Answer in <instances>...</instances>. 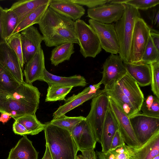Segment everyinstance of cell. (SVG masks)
<instances>
[{
	"mask_svg": "<svg viewBox=\"0 0 159 159\" xmlns=\"http://www.w3.org/2000/svg\"><path fill=\"white\" fill-rule=\"evenodd\" d=\"M40 94L37 88L25 81L11 92H0V113H7L14 119L35 114Z\"/></svg>",
	"mask_w": 159,
	"mask_h": 159,
	"instance_id": "1",
	"label": "cell"
},
{
	"mask_svg": "<svg viewBox=\"0 0 159 159\" xmlns=\"http://www.w3.org/2000/svg\"><path fill=\"white\" fill-rule=\"evenodd\" d=\"M45 124L46 143L52 159H75L79 150L70 133L49 122Z\"/></svg>",
	"mask_w": 159,
	"mask_h": 159,
	"instance_id": "2",
	"label": "cell"
},
{
	"mask_svg": "<svg viewBox=\"0 0 159 159\" xmlns=\"http://www.w3.org/2000/svg\"><path fill=\"white\" fill-rule=\"evenodd\" d=\"M123 4L124 10L122 16L114 24L119 42V55L123 61L129 62L135 24L141 16L138 9L127 4Z\"/></svg>",
	"mask_w": 159,
	"mask_h": 159,
	"instance_id": "3",
	"label": "cell"
},
{
	"mask_svg": "<svg viewBox=\"0 0 159 159\" xmlns=\"http://www.w3.org/2000/svg\"><path fill=\"white\" fill-rule=\"evenodd\" d=\"M109 108L108 95L103 93L92 98L90 111L85 120L97 142L100 143L103 125Z\"/></svg>",
	"mask_w": 159,
	"mask_h": 159,
	"instance_id": "4",
	"label": "cell"
},
{
	"mask_svg": "<svg viewBox=\"0 0 159 159\" xmlns=\"http://www.w3.org/2000/svg\"><path fill=\"white\" fill-rule=\"evenodd\" d=\"M75 26L80 53L85 58H95L102 50L97 34L89 25L83 20L75 21Z\"/></svg>",
	"mask_w": 159,
	"mask_h": 159,
	"instance_id": "5",
	"label": "cell"
},
{
	"mask_svg": "<svg viewBox=\"0 0 159 159\" xmlns=\"http://www.w3.org/2000/svg\"><path fill=\"white\" fill-rule=\"evenodd\" d=\"M151 28L144 20L139 17L136 20L132 35L129 62H140L150 36Z\"/></svg>",
	"mask_w": 159,
	"mask_h": 159,
	"instance_id": "6",
	"label": "cell"
},
{
	"mask_svg": "<svg viewBox=\"0 0 159 159\" xmlns=\"http://www.w3.org/2000/svg\"><path fill=\"white\" fill-rule=\"evenodd\" d=\"M108 97L109 108L117 122L125 143L133 148H138L141 144L134 134L129 117L111 97Z\"/></svg>",
	"mask_w": 159,
	"mask_h": 159,
	"instance_id": "7",
	"label": "cell"
},
{
	"mask_svg": "<svg viewBox=\"0 0 159 159\" xmlns=\"http://www.w3.org/2000/svg\"><path fill=\"white\" fill-rule=\"evenodd\" d=\"M88 21L89 25L97 34L102 48L111 54L118 53L119 42L114 23L103 24L91 19Z\"/></svg>",
	"mask_w": 159,
	"mask_h": 159,
	"instance_id": "8",
	"label": "cell"
},
{
	"mask_svg": "<svg viewBox=\"0 0 159 159\" xmlns=\"http://www.w3.org/2000/svg\"><path fill=\"white\" fill-rule=\"evenodd\" d=\"M129 119L134 134L141 145L159 131V118L138 113L129 117Z\"/></svg>",
	"mask_w": 159,
	"mask_h": 159,
	"instance_id": "9",
	"label": "cell"
},
{
	"mask_svg": "<svg viewBox=\"0 0 159 159\" xmlns=\"http://www.w3.org/2000/svg\"><path fill=\"white\" fill-rule=\"evenodd\" d=\"M123 61L118 54H111L103 65L102 79L100 82L107 87L118 82L127 73Z\"/></svg>",
	"mask_w": 159,
	"mask_h": 159,
	"instance_id": "10",
	"label": "cell"
},
{
	"mask_svg": "<svg viewBox=\"0 0 159 159\" xmlns=\"http://www.w3.org/2000/svg\"><path fill=\"white\" fill-rule=\"evenodd\" d=\"M124 10L123 4L107 3L95 8H88L87 16L101 23L111 24L120 19Z\"/></svg>",
	"mask_w": 159,
	"mask_h": 159,
	"instance_id": "11",
	"label": "cell"
},
{
	"mask_svg": "<svg viewBox=\"0 0 159 159\" xmlns=\"http://www.w3.org/2000/svg\"><path fill=\"white\" fill-rule=\"evenodd\" d=\"M22 54L24 63H26L41 48L43 38L33 25L28 27L20 33Z\"/></svg>",
	"mask_w": 159,
	"mask_h": 159,
	"instance_id": "12",
	"label": "cell"
},
{
	"mask_svg": "<svg viewBox=\"0 0 159 159\" xmlns=\"http://www.w3.org/2000/svg\"><path fill=\"white\" fill-rule=\"evenodd\" d=\"M74 23L75 21L48 7L38 24L44 40L57 29Z\"/></svg>",
	"mask_w": 159,
	"mask_h": 159,
	"instance_id": "13",
	"label": "cell"
},
{
	"mask_svg": "<svg viewBox=\"0 0 159 159\" xmlns=\"http://www.w3.org/2000/svg\"><path fill=\"white\" fill-rule=\"evenodd\" d=\"M0 64L20 83L24 82L18 57L6 42L0 44Z\"/></svg>",
	"mask_w": 159,
	"mask_h": 159,
	"instance_id": "14",
	"label": "cell"
},
{
	"mask_svg": "<svg viewBox=\"0 0 159 159\" xmlns=\"http://www.w3.org/2000/svg\"><path fill=\"white\" fill-rule=\"evenodd\" d=\"M117 83L139 113L144 98L138 84L127 73Z\"/></svg>",
	"mask_w": 159,
	"mask_h": 159,
	"instance_id": "15",
	"label": "cell"
},
{
	"mask_svg": "<svg viewBox=\"0 0 159 159\" xmlns=\"http://www.w3.org/2000/svg\"><path fill=\"white\" fill-rule=\"evenodd\" d=\"M45 68L44 53L41 48L25 63L23 73L25 82L32 84L36 80L43 81Z\"/></svg>",
	"mask_w": 159,
	"mask_h": 159,
	"instance_id": "16",
	"label": "cell"
},
{
	"mask_svg": "<svg viewBox=\"0 0 159 159\" xmlns=\"http://www.w3.org/2000/svg\"><path fill=\"white\" fill-rule=\"evenodd\" d=\"M105 93L104 89H99L91 92L89 86L86 87L82 92L66 99L63 105L60 106L53 114V118L65 115L68 112L82 105L85 102L98 95Z\"/></svg>",
	"mask_w": 159,
	"mask_h": 159,
	"instance_id": "17",
	"label": "cell"
},
{
	"mask_svg": "<svg viewBox=\"0 0 159 159\" xmlns=\"http://www.w3.org/2000/svg\"><path fill=\"white\" fill-rule=\"evenodd\" d=\"M70 133L79 151L95 148L97 142L85 119L77 124Z\"/></svg>",
	"mask_w": 159,
	"mask_h": 159,
	"instance_id": "18",
	"label": "cell"
},
{
	"mask_svg": "<svg viewBox=\"0 0 159 159\" xmlns=\"http://www.w3.org/2000/svg\"><path fill=\"white\" fill-rule=\"evenodd\" d=\"M58 13L75 21L84 14L85 9L72 0H50L49 7Z\"/></svg>",
	"mask_w": 159,
	"mask_h": 159,
	"instance_id": "19",
	"label": "cell"
},
{
	"mask_svg": "<svg viewBox=\"0 0 159 159\" xmlns=\"http://www.w3.org/2000/svg\"><path fill=\"white\" fill-rule=\"evenodd\" d=\"M123 62L127 73L139 85L144 87L151 84L152 72L150 64L143 63H132L126 61Z\"/></svg>",
	"mask_w": 159,
	"mask_h": 159,
	"instance_id": "20",
	"label": "cell"
},
{
	"mask_svg": "<svg viewBox=\"0 0 159 159\" xmlns=\"http://www.w3.org/2000/svg\"><path fill=\"white\" fill-rule=\"evenodd\" d=\"M43 41L48 47H55L67 43H72L79 45L75 33V23L57 29L49 37L44 39Z\"/></svg>",
	"mask_w": 159,
	"mask_h": 159,
	"instance_id": "21",
	"label": "cell"
},
{
	"mask_svg": "<svg viewBox=\"0 0 159 159\" xmlns=\"http://www.w3.org/2000/svg\"><path fill=\"white\" fill-rule=\"evenodd\" d=\"M38 153L32 141L25 135L11 149L7 159H38Z\"/></svg>",
	"mask_w": 159,
	"mask_h": 159,
	"instance_id": "22",
	"label": "cell"
},
{
	"mask_svg": "<svg viewBox=\"0 0 159 159\" xmlns=\"http://www.w3.org/2000/svg\"><path fill=\"white\" fill-rule=\"evenodd\" d=\"M119 129L117 122L109 107L107 111L101 136L102 152L105 153L110 149L112 139L116 132Z\"/></svg>",
	"mask_w": 159,
	"mask_h": 159,
	"instance_id": "23",
	"label": "cell"
},
{
	"mask_svg": "<svg viewBox=\"0 0 159 159\" xmlns=\"http://www.w3.org/2000/svg\"><path fill=\"white\" fill-rule=\"evenodd\" d=\"M103 89L105 93L120 107L129 117L138 113L117 83Z\"/></svg>",
	"mask_w": 159,
	"mask_h": 159,
	"instance_id": "24",
	"label": "cell"
},
{
	"mask_svg": "<svg viewBox=\"0 0 159 159\" xmlns=\"http://www.w3.org/2000/svg\"><path fill=\"white\" fill-rule=\"evenodd\" d=\"M43 81L48 85L55 84L73 87H84L87 84L84 77L80 75H75L69 77L60 76L51 73L46 68L44 70Z\"/></svg>",
	"mask_w": 159,
	"mask_h": 159,
	"instance_id": "25",
	"label": "cell"
},
{
	"mask_svg": "<svg viewBox=\"0 0 159 159\" xmlns=\"http://www.w3.org/2000/svg\"><path fill=\"white\" fill-rule=\"evenodd\" d=\"M133 149L137 159H152L159 155V131L138 148Z\"/></svg>",
	"mask_w": 159,
	"mask_h": 159,
	"instance_id": "26",
	"label": "cell"
},
{
	"mask_svg": "<svg viewBox=\"0 0 159 159\" xmlns=\"http://www.w3.org/2000/svg\"><path fill=\"white\" fill-rule=\"evenodd\" d=\"M50 2V0H21L14 3L10 9L17 16L19 24L38 7Z\"/></svg>",
	"mask_w": 159,
	"mask_h": 159,
	"instance_id": "27",
	"label": "cell"
},
{
	"mask_svg": "<svg viewBox=\"0 0 159 159\" xmlns=\"http://www.w3.org/2000/svg\"><path fill=\"white\" fill-rule=\"evenodd\" d=\"M74 43H67L55 47L51 52L50 61L55 66L66 61L69 60L75 52Z\"/></svg>",
	"mask_w": 159,
	"mask_h": 159,
	"instance_id": "28",
	"label": "cell"
},
{
	"mask_svg": "<svg viewBox=\"0 0 159 159\" xmlns=\"http://www.w3.org/2000/svg\"><path fill=\"white\" fill-rule=\"evenodd\" d=\"M49 3L41 6L30 13L18 24L12 35L20 33L24 29L34 24H38L49 7Z\"/></svg>",
	"mask_w": 159,
	"mask_h": 159,
	"instance_id": "29",
	"label": "cell"
},
{
	"mask_svg": "<svg viewBox=\"0 0 159 159\" xmlns=\"http://www.w3.org/2000/svg\"><path fill=\"white\" fill-rule=\"evenodd\" d=\"M2 21L3 37L7 42L18 25V18L12 10L6 8L3 9Z\"/></svg>",
	"mask_w": 159,
	"mask_h": 159,
	"instance_id": "30",
	"label": "cell"
},
{
	"mask_svg": "<svg viewBox=\"0 0 159 159\" xmlns=\"http://www.w3.org/2000/svg\"><path fill=\"white\" fill-rule=\"evenodd\" d=\"M21 84L0 64V92H11L18 87Z\"/></svg>",
	"mask_w": 159,
	"mask_h": 159,
	"instance_id": "31",
	"label": "cell"
},
{
	"mask_svg": "<svg viewBox=\"0 0 159 159\" xmlns=\"http://www.w3.org/2000/svg\"><path fill=\"white\" fill-rule=\"evenodd\" d=\"M14 119L23 125L29 132L30 135L37 134L45 128V124L41 123L37 119L35 114L25 115Z\"/></svg>",
	"mask_w": 159,
	"mask_h": 159,
	"instance_id": "32",
	"label": "cell"
},
{
	"mask_svg": "<svg viewBox=\"0 0 159 159\" xmlns=\"http://www.w3.org/2000/svg\"><path fill=\"white\" fill-rule=\"evenodd\" d=\"M102 153L105 159H137L133 148L125 143Z\"/></svg>",
	"mask_w": 159,
	"mask_h": 159,
	"instance_id": "33",
	"label": "cell"
},
{
	"mask_svg": "<svg viewBox=\"0 0 159 159\" xmlns=\"http://www.w3.org/2000/svg\"><path fill=\"white\" fill-rule=\"evenodd\" d=\"M45 102H55L66 100L65 97L73 88L72 86L50 84L48 85Z\"/></svg>",
	"mask_w": 159,
	"mask_h": 159,
	"instance_id": "34",
	"label": "cell"
},
{
	"mask_svg": "<svg viewBox=\"0 0 159 159\" xmlns=\"http://www.w3.org/2000/svg\"><path fill=\"white\" fill-rule=\"evenodd\" d=\"M141 110L145 115L159 118V98L152 95H148L144 98Z\"/></svg>",
	"mask_w": 159,
	"mask_h": 159,
	"instance_id": "35",
	"label": "cell"
},
{
	"mask_svg": "<svg viewBox=\"0 0 159 159\" xmlns=\"http://www.w3.org/2000/svg\"><path fill=\"white\" fill-rule=\"evenodd\" d=\"M85 119V117L81 116L69 117L64 115L53 118L49 122L51 124L66 129L70 133L77 124Z\"/></svg>",
	"mask_w": 159,
	"mask_h": 159,
	"instance_id": "36",
	"label": "cell"
},
{
	"mask_svg": "<svg viewBox=\"0 0 159 159\" xmlns=\"http://www.w3.org/2000/svg\"><path fill=\"white\" fill-rule=\"evenodd\" d=\"M159 60V51L157 50L150 36L140 63L150 64Z\"/></svg>",
	"mask_w": 159,
	"mask_h": 159,
	"instance_id": "37",
	"label": "cell"
},
{
	"mask_svg": "<svg viewBox=\"0 0 159 159\" xmlns=\"http://www.w3.org/2000/svg\"><path fill=\"white\" fill-rule=\"evenodd\" d=\"M6 42L16 53L18 57L21 67L22 69L25 63L22 54L20 33L12 35Z\"/></svg>",
	"mask_w": 159,
	"mask_h": 159,
	"instance_id": "38",
	"label": "cell"
},
{
	"mask_svg": "<svg viewBox=\"0 0 159 159\" xmlns=\"http://www.w3.org/2000/svg\"><path fill=\"white\" fill-rule=\"evenodd\" d=\"M152 72L151 89L159 98V60L150 64Z\"/></svg>",
	"mask_w": 159,
	"mask_h": 159,
	"instance_id": "39",
	"label": "cell"
},
{
	"mask_svg": "<svg viewBox=\"0 0 159 159\" xmlns=\"http://www.w3.org/2000/svg\"><path fill=\"white\" fill-rule=\"evenodd\" d=\"M125 4L136 9L145 11L154 7L159 3V0H126Z\"/></svg>",
	"mask_w": 159,
	"mask_h": 159,
	"instance_id": "40",
	"label": "cell"
},
{
	"mask_svg": "<svg viewBox=\"0 0 159 159\" xmlns=\"http://www.w3.org/2000/svg\"><path fill=\"white\" fill-rule=\"evenodd\" d=\"M72 1L81 6L92 8L109 3L110 0H72Z\"/></svg>",
	"mask_w": 159,
	"mask_h": 159,
	"instance_id": "41",
	"label": "cell"
},
{
	"mask_svg": "<svg viewBox=\"0 0 159 159\" xmlns=\"http://www.w3.org/2000/svg\"><path fill=\"white\" fill-rule=\"evenodd\" d=\"M13 131L16 134L21 136L30 135L28 130L21 123L15 121L12 125Z\"/></svg>",
	"mask_w": 159,
	"mask_h": 159,
	"instance_id": "42",
	"label": "cell"
},
{
	"mask_svg": "<svg viewBox=\"0 0 159 159\" xmlns=\"http://www.w3.org/2000/svg\"><path fill=\"white\" fill-rule=\"evenodd\" d=\"M125 143L119 130L118 129L112 139L109 150L115 149L118 146Z\"/></svg>",
	"mask_w": 159,
	"mask_h": 159,
	"instance_id": "43",
	"label": "cell"
},
{
	"mask_svg": "<svg viewBox=\"0 0 159 159\" xmlns=\"http://www.w3.org/2000/svg\"><path fill=\"white\" fill-rule=\"evenodd\" d=\"M151 24L157 27L159 26V10L158 8L153 9L148 14Z\"/></svg>",
	"mask_w": 159,
	"mask_h": 159,
	"instance_id": "44",
	"label": "cell"
},
{
	"mask_svg": "<svg viewBox=\"0 0 159 159\" xmlns=\"http://www.w3.org/2000/svg\"><path fill=\"white\" fill-rule=\"evenodd\" d=\"M81 152L85 159H97V155L94 149L84 150Z\"/></svg>",
	"mask_w": 159,
	"mask_h": 159,
	"instance_id": "45",
	"label": "cell"
},
{
	"mask_svg": "<svg viewBox=\"0 0 159 159\" xmlns=\"http://www.w3.org/2000/svg\"><path fill=\"white\" fill-rule=\"evenodd\" d=\"M150 36L151 38L153 43L157 49L159 51V34L158 32L152 31L150 32Z\"/></svg>",
	"mask_w": 159,
	"mask_h": 159,
	"instance_id": "46",
	"label": "cell"
},
{
	"mask_svg": "<svg viewBox=\"0 0 159 159\" xmlns=\"http://www.w3.org/2000/svg\"><path fill=\"white\" fill-rule=\"evenodd\" d=\"M3 9L0 6V44L5 42L3 39L2 29V15Z\"/></svg>",
	"mask_w": 159,
	"mask_h": 159,
	"instance_id": "47",
	"label": "cell"
},
{
	"mask_svg": "<svg viewBox=\"0 0 159 159\" xmlns=\"http://www.w3.org/2000/svg\"><path fill=\"white\" fill-rule=\"evenodd\" d=\"M10 115L7 112L1 113L0 122L3 123L7 122L11 118Z\"/></svg>",
	"mask_w": 159,
	"mask_h": 159,
	"instance_id": "48",
	"label": "cell"
},
{
	"mask_svg": "<svg viewBox=\"0 0 159 159\" xmlns=\"http://www.w3.org/2000/svg\"><path fill=\"white\" fill-rule=\"evenodd\" d=\"M46 150L44 154L41 159H52L49 147L46 143Z\"/></svg>",
	"mask_w": 159,
	"mask_h": 159,
	"instance_id": "49",
	"label": "cell"
},
{
	"mask_svg": "<svg viewBox=\"0 0 159 159\" xmlns=\"http://www.w3.org/2000/svg\"><path fill=\"white\" fill-rule=\"evenodd\" d=\"M96 153L98 159H105L102 152L96 151Z\"/></svg>",
	"mask_w": 159,
	"mask_h": 159,
	"instance_id": "50",
	"label": "cell"
},
{
	"mask_svg": "<svg viewBox=\"0 0 159 159\" xmlns=\"http://www.w3.org/2000/svg\"><path fill=\"white\" fill-rule=\"evenodd\" d=\"M75 159H85L82 154L77 155Z\"/></svg>",
	"mask_w": 159,
	"mask_h": 159,
	"instance_id": "51",
	"label": "cell"
},
{
	"mask_svg": "<svg viewBox=\"0 0 159 159\" xmlns=\"http://www.w3.org/2000/svg\"><path fill=\"white\" fill-rule=\"evenodd\" d=\"M152 159H159V155H158L156 156L155 157H154Z\"/></svg>",
	"mask_w": 159,
	"mask_h": 159,
	"instance_id": "52",
	"label": "cell"
}]
</instances>
